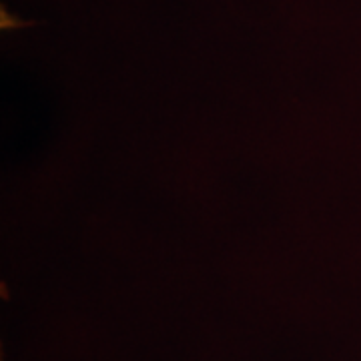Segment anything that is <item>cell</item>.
<instances>
[{
  "label": "cell",
  "instance_id": "obj_1",
  "mask_svg": "<svg viewBox=\"0 0 361 361\" xmlns=\"http://www.w3.org/2000/svg\"><path fill=\"white\" fill-rule=\"evenodd\" d=\"M35 20H23V18H16L4 4L0 6V28L2 30H16V28H25V26H35Z\"/></svg>",
  "mask_w": 361,
  "mask_h": 361
}]
</instances>
